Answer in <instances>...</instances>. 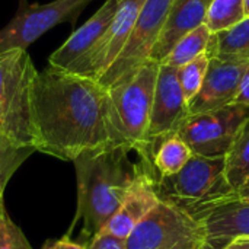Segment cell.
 <instances>
[{"label": "cell", "mask_w": 249, "mask_h": 249, "mask_svg": "<svg viewBox=\"0 0 249 249\" xmlns=\"http://www.w3.org/2000/svg\"><path fill=\"white\" fill-rule=\"evenodd\" d=\"M127 249H209L204 223L160 200L125 239Z\"/></svg>", "instance_id": "6"}, {"label": "cell", "mask_w": 249, "mask_h": 249, "mask_svg": "<svg viewBox=\"0 0 249 249\" xmlns=\"http://www.w3.org/2000/svg\"><path fill=\"white\" fill-rule=\"evenodd\" d=\"M220 249H249V236H238L226 242Z\"/></svg>", "instance_id": "29"}, {"label": "cell", "mask_w": 249, "mask_h": 249, "mask_svg": "<svg viewBox=\"0 0 249 249\" xmlns=\"http://www.w3.org/2000/svg\"><path fill=\"white\" fill-rule=\"evenodd\" d=\"M159 63L147 60L130 76L107 88V118L111 144L146 142Z\"/></svg>", "instance_id": "3"}, {"label": "cell", "mask_w": 249, "mask_h": 249, "mask_svg": "<svg viewBox=\"0 0 249 249\" xmlns=\"http://www.w3.org/2000/svg\"><path fill=\"white\" fill-rule=\"evenodd\" d=\"M209 63H210V58L204 53L198 55L197 58H194L193 61L178 69L179 85H181V89L184 92L187 102H190L201 89L207 69H209Z\"/></svg>", "instance_id": "22"}, {"label": "cell", "mask_w": 249, "mask_h": 249, "mask_svg": "<svg viewBox=\"0 0 249 249\" xmlns=\"http://www.w3.org/2000/svg\"><path fill=\"white\" fill-rule=\"evenodd\" d=\"M144 1L146 0H118L115 15L99 41L64 70L99 80L127 44Z\"/></svg>", "instance_id": "10"}, {"label": "cell", "mask_w": 249, "mask_h": 249, "mask_svg": "<svg viewBox=\"0 0 249 249\" xmlns=\"http://www.w3.org/2000/svg\"><path fill=\"white\" fill-rule=\"evenodd\" d=\"M42 249H86L85 245L77 244L70 241L67 236L61 238V239H55V241H48L47 244H44Z\"/></svg>", "instance_id": "26"}, {"label": "cell", "mask_w": 249, "mask_h": 249, "mask_svg": "<svg viewBox=\"0 0 249 249\" xmlns=\"http://www.w3.org/2000/svg\"><path fill=\"white\" fill-rule=\"evenodd\" d=\"M86 249H127L125 241L114 238L107 233H98L89 244L85 245Z\"/></svg>", "instance_id": "25"}, {"label": "cell", "mask_w": 249, "mask_h": 249, "mask_svg": "<svg viewBox=\"0 0 249 249\" xmlns=\"http://www.w3.org/2000/svg\"><path fill=\"white\" fill-rule=\"evenodd\" d=\"M34 152V149H18V147H7L0 155V216L4 214V206H3V194L4 188L15 174V171L25 162V159Z\"/></svg>", "instance_id": "23"}, {"label": "cell", "mask_w": 249, "mask_h": 249, "mask_svg": "<svg viewBox=\"0 0 249 249\" xmlns=\"http://www.w3.org/2000/svg\"><path fill=\"white\" fill-rule=\"evenodd\" d=\"M235 201H241V203H249V185L239 190V191H232L229 193L220 203L217 207L223 206V204H228V203H235ZM214 210V209H213Z\"/></svg>", "instance_id": "27"}, {"label": "cell", "mask_w": 249, "mask_h": 249, "mask_svg": "<svg viewBox=\"0 0 249 249\" xmlns=\"http://www.w3.org/2000/svg\"><path fill=\"white\" fill-rule=\"evenodd\" d=\"M244 18V0H213L207 12L206 25L212 34H216L236 25Z\"/></svg>", "instance_id": "21"}, {"label": "cell", "mask_w": 249, "mask_h": 249, "mask_svg": "<svg viewBox=\"0 0 249 249\" xmlns=\"http://www.w3.org/2000/svg\"><path fill=\"white\" fill-rule=\"evenodd\" d=\"M175 0H146L136 19L127 44L109 69L98 80L105 89L130 76L150 60Z\"/></svg>", "instance_id": "8"}, {"label": "cell", "mask_w": 249, "mask_h": 249, "mask_svg": "<svg viewBox=\"0 0 249 249\" xmlns=\"http://www.w3.org/2000/svg\"><path fill=\"white\" fill-rule=\"evenodd\" d=\"M235 104H242V105L249 107V69L247 70V73H245V76L242 79V83H241V88H239Z\"/></svg>", "instance_id": "28"}, {"label": "cell", "mask_w": 249, "mask_h": 249, "mask_svg": "<svg viewBox=\"0 0 249 249\" xmlns=\"http://www.w3.org/2000/svg\"><path fill=\"white\" fill-rule=\"evenodd\" d=\"M118 6V0H105V3L96 10V13L88 19L79 29H76L48 58V64L67 69L73 61L88 53L104 35L107 28L109 26L115 10Z\"/></svg>", "instance_id": "14"}, {"label": "cell", "mask_w": 249, "mask_h": 249, "mask_svg": "<svg viewBox=\"0 0 249 249\" xmlns=\"http://www.w3.org/2000/svg\"><path fill=\"white\" fill-rule=\"evenodd\" d=\"M248 69L249 61H225L216 57L210 58L203 86L188 102V115L235 104Z\"/></svg>", "instance_id": "12"}, {"label": "cell", "mask_w": 249, "mask_h": 249, "mask_svg": "<svg viewBox=\"0 0 249 249\" xmlns=\"http://www.w3.org/2000/svg\"><path fill=\"white\" fill-rule=\"evenodd\" d=\"M156 172L140 175L127 191L123 203L99 233H107L125 241L134 228L158 206L160 201L156 193Z\"/></svg>", "instance_id": "13"}, {"label": "cell", "mask_w": 249, "mask_h": 249, "mask_svg": "<svg viewBox=\"0 0 249 249\" xmlns=\"http://www.w3.org/2000/svg\"><path fill=\"white\" fill-rule=\"evenodd\" d=\"M212 1L213 0H175L150 58L160 64L185 34L204 25Z\"/></svg>", "instance_id": "15"}, {"label": "cell", "mask_w": 249, "mask_h": 249, "mask_svg": "<svg viewBox=\"0 0 249 249\" xmlns=\"http://www.w3.org/2000/svg\"><path fill=\"white\" fill-rule=\"evenodd\" d=\"M210 29L207 25H200L198 28L193 29L191 32L185 34L169 51L166 58L160 64H166L175 69L185 66L187 63L193 61L198 55L204 54L207 50V44L210 39Z\"/></svg>", "instance_id": "20"}, {"label": "cell", "mask_w": 249, "mask_h": 249, "mask_svg": "<svg viewBox=\"0 0 249 249\" xmlns=\"http://www.w3.org/2000/svg\"><path fill=\"white\" fill-rule=\"evenodd\" d=\"M248 118L249 107L231 104L219 109L188 115L177 133L194 155L225 158Z\"/></svg>", "instance_id": "7"}, {"label": "cell", "mask_w": 249, "mask_h": 249, "mask_svg": "<svg viewBox=\"0 0 249 249\" xmlns=\"http://www.w3.org/2000/svg\"><path fill=\"white\" fill-rule=\"evenodd\" d=\"M0 249H32L23 232L6 213L0 216Z\"/></svg>", "instance_id": "24"}, {"label": "cell", "mask_w": 249, "mask_h": 249, "mask_svg": "<svg viewBox=\"0 0 249 249\" xmlns=\"http://www.w3.org/2000/svg\"><path fill=\"white\" fill-rule=\"evenodd\" d=\"M156 193L160 200L203 220L232 193L225 177V158L193 155L179 172L156 181Z\"/></svg>", "instance_id": "4"}, {"label": "cell", "mask_w": 249, "mask_h": 249, "mask_svg": "<svg viewBox=\"0 0 249 249\" xmlns=\"http://www.w3.org/2000/svg\"><path fill=\"white\" fill-rule=\"evenodd\" d=\"M201 222L206 228L209 249H220L238 236H249V203L223 204L207 213Z\"/></svg>", "instance_id": "16"}, {"label": "cell", "mask_w": 249, "mask_h": 249, "mask_svg": "<svg viewBox=\"0 0 249 249\" xmlns=\"http://www.w3.org/2000/svg\"><path fill=\"white\" fill-rule=\"evenodd\" d=\"M92 0H54L45 4H28L20 0L16 15L0 29V53L25 50L45 32L77 15Z\"/></svg>", "instance_id": "9"}, {"label": "cell", "mask_w": 249, "mask_h": 249, "mask_svg": "<svg viewBox=\"0 0 249 249\" xmlns=\"http://www.w3.org/2000/svg\"><path fill=\"white\" fill-rule=\"evenodd\" d=\"M36 71L25 50L0 53V137L13 147L34 149L31 86Z\"/></svg>", "instance_id": "5"}, {"label": "cell", "mask_w": 249, "mask_h": 249, "mask_svg": "<svg viewBox=\"0 0 249 249\" xmlns=\"http://www.w3.org/2000/svg\"><path fill=\"white\" fill-rule=\"evenodd\" d=\"M73 163L77 178V212L73 225L82 219L86 244L114 216L134 181L146 172H156L149 142L136 146L107 144L82 153Z\"/></svg>", "instance_id": "2"}, {"label": "cell", "mask_w": 249, "mask_h": 249, "mask_svg": "<svg viewBox=\"0 0 249 249\" xmlns=\"http://www.w3.org/2000/svg\"><path fill=\"white\" fill-rule=\"evenodd\" d=\"M206 54L209 58L225 61H249V18L245 16L236 25L212 34Z\"/></svg>", "instance_id": "18"}, {"label": "cell", "mask_w": 249, "mask_h": 249, "mask_svg": "<svg viewBox=\"0 0 249 249\" xmlns=\"http://www.w3.org/2000/svg\"><path fill=\"white\" fill-rule=\"evenodd\" d=\"M188 117V102L178 79V69L159 64L146 140L175 133Z\"/></svg>", "instance_id": "11"}, {"label": "cell", "mask_w": 249, "mask_h": 249, "mask_svg": "<svg viewBox=\"0 0 249 249\" xmlns=\"http://www.w3.org/2000/svg\"><path fill=\"white\" fill-rule=\"evenodd\" d=\"M10 146H12V144H9L4 139H1V137H0V155L3 153V150H4V149H7V147H10ZM12 147H13V146H12ZM18 149H19V147H18Z\"/></svg>", "instance_id": "30"}, {"label": "cell", "mask_w": 249, "mask_h": 249, "mask_svg": "<svg viewBox=\"0 0 249 249\" xmlns=\"http://www.w3.org/2000/svg\"><path fill=\"white\" fill-rule=\"evenodd\" d=\"M244 7H245V16L249 18V0H244Z\"/></svg>", "instance_id": "31"}, {"label": "cell", "mask_w": 249, "mask_h": 249, "mask_svg": "<svg viewBox=\"0 0 249 249\" xmlns=\"http://www.w3.org/2000/svg\"><path fill=\"white\" fill-rule=\"evenodd\" d=\"M225 177L232 191L249 185V118L225 156Z\"/></svg>", "instance_id": "19"}, {"label": "cell", "mask_w": 249, "mask_h": 249, "mask_svg": "<svg viewBox=\"0 0 249 249\" xmlns=\"http://www.w3.org/2000/svg\"><path fill=\"white\" fill-rule=\"evenodd\" d=\"M31 130L35 150L67 162L111 144L107 89L95 79L48 64L32 80Z\"/></svg>", "instance_id": "1"}, {"label": "cell", "mask_w": 249, "mask_h": 249, "mask_svg": "<svg viewBox=\"0 0 249 249\" xmlns=\"http://www.w3.org/2000/svg\"><path fill=\"white\" fill-rule=\"evenodd\" d=\"M146 142H149L152 163L158 179L179 172L194 155L177 131Z\"/></svg>", "instance_id": "17"}]
</instances>
